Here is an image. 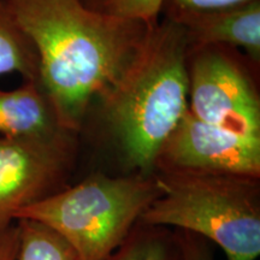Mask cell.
<instances>
[{"label":"cell","instance_id":"obj_11","mask_svg":"<svg viewBox=\"0 0 260 260\" xmlns=\"http://www.w3.org/2000/svg\"><path fill=\"white\" fill-rule=\"evenodd\" d=\"M107 260H182L175 233L139 220L129 236Z\"/></svg>","mask_w":260,"mask_h":260},{"label":"cell","instance_id":"obj_12","mask_svg":"<svg viewBox=\"0 0 260 260\" xmlns=\"http://www.w3.org/2000/svg\"><path fill=\"white\" fill-rule=\"evenodd\" d=\"M15 222L18 229L16 260H79L67 240L50 226L27 218Z\"/></svg>","mask_w":260,"mask_h":260},{"label":"cell","instance_id":"obj_5","mask_svg":"<svg viewBox=\"0 0 260 260\" xmlns=\"http://www.w3.org/2000/svg\"><path fill=\"white\" fill-rule=\"evenodd\" d=\"M258 68L237 48L188 46L189 111L205 123L260 140Z\"/></svg>","mask_w":260,"mask_h":260},{"label":"cell","instance_id":"obj_7","mask_svg":"<svg viewBox=\"0 0 260 260\" xmlns=\"http://www.w3.org/2000/svg\"><path fill=\"white\" fill-rule=\"evenodd\" d=\"M154 172L228 175L260 180V140L205 123L188 109L161 146Z\"/></svg>","mask_w":260,"mask_h":260},{"label":"cell","instance_id":"obj_15","mask_svg":"<svg viewBox=\"0 0 260 260\" xmlns=\"http://www.w3.org/2000/svg\"><path fill=\"white\" fill-rule=\"evenodd\" d=\"M182 260H213L209 241L184 230H175Z\"/></svg>","mask_w":260,"mask_h":260},{"label":"cell","instance_id":"obj_1","mask_svg":"<svg viewBox=\"0 0 260 260\" xmlns=\"http://www.w3.org/2000/svg\"><path fill=\"white\" fill-rule=\"evenodd\" d=\"M34 45L39 82L61 128L79 132L90 104L102 99L151 28L96 11L82 0H4Z\"/></svg>","mask_w":260,"mask_h":260},{"label":"cell","instance_id":"obj_13","mask_svg":"<svg viewBox=\"0 0 260 260\" xmlns=\"http://www.w3.org/2000/svg\"><path fill=\"white\" fill-rule=\"evenodd\" d=\"M164 0H104L100 11L153 28L159 23Z\"/></svg>","mask_w":260,"mask_h":260},{"label":"cell","instance_id":"obj_4","mask_svg":"<svg viewBox=\"0 0 260 260\" xmlns=\"http://www.w3.org/2000/svg\"><path fill=\"white\" fill-rule=\"evenodd\" d=\"M160 194L154 174H94L25 207L16 219L40 222L59 234L79 260H107Z\"/></svg>","mask_w":260,"mask_h":260},{"label":"cell","instance_id":"obj_2","mask_svg":"<svg viewBox=\"0 0 260 260\" xmlns=\"http://www.w3.org/2000/svg\"><path fill=\"white\" fill-rule=\"evenodd\" d=\"M187 52L182 25L159 21L100 99L126 165L136 174H153L161 146L189 109Z\"/></svg>","mask_w":260,"mask_h":260},{"label":"cell","instance_id":"obj_16","mask_svg":"<svg viewBox=\"0 0 260 260\" xmlns=\"http://www.w3.org/2000/svg\"><path fill=\"white\" fill-rule=\"evenodd\" d=\"M18 249V229L16 223L0 235V260H16Z\"/></svg>","mask_w":260,"mask_h":260},{"label":"cell","instance_id":"obj_10","mask_svg":"<svg viewBox=\"0 0 260 260\" xmlns=\"http://www.w3.org/2000/svg\"><path fill=\"white\" fill-rule=\"evenodd\" d=\"M18 74L39 82V57L34 45L0 0V76Z\"/></svg>","mask_w":260,"mask_h":260},{"label":"cell","instance_id":"obj_8","mask_svg":"<svg viewBox=\"0 0 260 260\" xmlns=\"http://www.w3.org/2000/svg\"><path fill=\"white\" fill-rule=\"evenodd\" d=\"M171 21L184 29L188 46H230L255 64L260 63V0L183 15Z\"/></svg>","mask_w":260,"mask_h":260},{"label":"cell","instance_id":"obj_6","mask_svg":"<svg viewBox=\"0 0 260 260\" xmlns=\"http://www.w3.org/2000/svg\"><path fill=\"white\" fill-rule=\"evenodd\" d=\"M74 135L0 136V235L19 211L67 187L76 159Z\"/></svg>","mask_w":260,"mask_h":260},{"label":"cell","instance_id":"obj_3","mask_svg":"<svg viewBox=\"0 0 260 260\" xmlns=\"http://www.w3.org/2000/svg\"><path fill=\"white\" fill-rule=\"evenodd\" d=\"M153 174L160 194L140 222L199 235L218 245L226 260L258 258L260 180L186 172Z\"/></svg>","mask_w":260,"mask_h":260},{"label":"cell","instance_id":"obj_9","mask_svg":"<svg viewBox=\"0 0 260 260\" xmlns=\"http://www.w3.org/2000/svg\"><path fill=\"white\" fill-rule=\"evenodd\" d=\"M61 132L68 130L60 126L40 82L23 81L16 89H0V136L50 138Z\"/></svg>","mask_w":260,"mask_h":260},{"label":"cell","instance_id":"obj_14","mask_svg":"<svg viewBox=\"0 0 260 260\" xmlns=\"http://www.w3.org/2000/svg\"><path fill=\"white\" fill-rule=\"evenodd\" d=\"M248 2L252 0H164L161 12L164 18L175 19L183 15L230 8Z\"/></svg>","mask_w":260,"mask_h":260},{"label":"cell","instance_id":"obj_17","mask_svg":"<svg viewBox=\"0 0 260 260\" xmlns=\"http://www.w3.org/2000/svg\"><path fill=\"white\" fill-rule=\"evenodd\" d=\"M83 4L87 5L88 8L96 10V11H100V8H102L104 0H82Z\"/></svg>","mask_w":260,"mask_h":260}]
</instances>
